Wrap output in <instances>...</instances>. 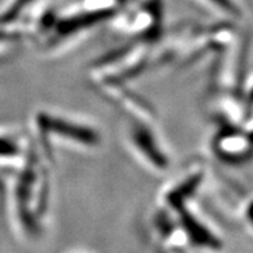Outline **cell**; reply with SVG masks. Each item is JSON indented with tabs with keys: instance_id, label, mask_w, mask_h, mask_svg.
<instances>
[{
	"instance_id": "cell-1",
	"label": "cell",
	"mask_w": 253,
	"mask_h": 253,
	"mask_svg": "<svg viewBox=\"0 0 253 253\" xmlns=\"http://www.w3.org/2000/svg\"><path fill=\"white\" fill-rule=\"evenodd\" d=\"M40 132L45 134H57L75 142H80L87 146L98 143V134L93 129L79 123H74L62 118H56L47 114H40L38 119Z\"/></svg>"
},
{
	"instance_id": "cell-2",
	"label": "cell",
	"mask_w": 253,
	"mask_h": 253,
	"mask_svg": "<svg viewBox=\"0 0 253 253\" xmlns=\"http://www.w3.org/2000/svg\"><path fill=\"white\" fill-rule=\"evenodd\" d=\"M132 142L138 153L142 154L143 158L149 160V163H153L154 167L159 169L167 168L168 159L159 149L157 140L154 138L153 133H150V130L142 126H134L132 129Z\"/></svg>"
},
{
	"instance_id": "cell-3",
	"label": "cell",
	"mask_w": 253,
	"mask_h": 253,
	"mask_svg": "<svg viewBox=\"0 0 253 253\" xmlns=\"http://www.w3.org/2000/svg\"><path fill=\"white\" fill-rule=\"evenodd\" d=\"M16 160H22L20 143L10 134L0 133V166H10Z\"/></svg>"
},
{
	"instance_id": "cell-4",
	"label": "cell",
	"mask_w": 253,
	"mask_h": 253,
	"mask_svg": "<svg viewBox=\"0 0 253 253\" xmlns=\"http://www.w3.org/2000/svg\"><path fill=\"white\" fill-rule=\"evenodd\" d=\"M210 1L214 3L217 7L221 8V9L223 10H226L229 13H235V12H237V8H235V5H234L230 0H210Z\"/></svg>"
}]
</instances>
